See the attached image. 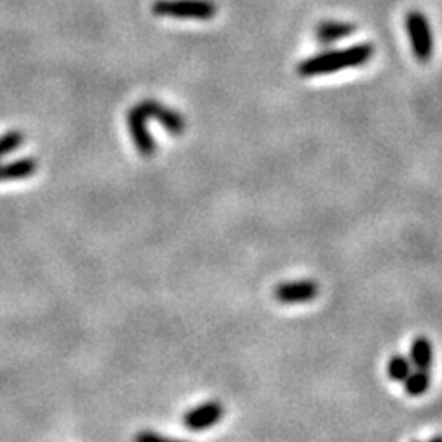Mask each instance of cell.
<instances>
[{"instance_id":"obj_6","label":"cell","mask_w":442,"mask_h":442,"mask_svg":"<svg viewBox=\"0 0 442 442\" xmlns=\"http://www.w3.org/2000/svg\"><path fill=\"white\" fill-rule=\"evenodd\" d=\"M139 105H140V109L144 111L146 117L155 118L157 122L163 124L170 135L179 136L185 133L186 122L180 113H177V111H173V109L166 107V105L158 104L157 99H142Z\"/></svg>"},{"instance_id":"obj_13","label":"cell","mask_w":442,"mask_h":442,"mask_svg":"<svg viewBox=\"0 0 442 442\" xmlns=\"http://www.w3.org/2000/svg\"><path fill=\"white\" fill-rule=\"evenodd\" d=\"M23 142H24L23 131H9L6 133V135L0 136V158L21 148Z\"/></svg>"},{"instance_id":"obj_7","label":"cell","mask_w":442,"mask_h":442,"mask_svg":"<svg viewBox=\"0 0 442 442\" xmlns=\"http://www.w3.org/2000/svg\"><path fill=\"white\" fill-rule=\"evenodd\" d=\"M221 419H223V406L220 401H207V404H201L195 409H190L183 422L192 431H203V429L217 424Z\"/></svg>"},{"instance_id":"obj_1","label":"cell","mask_w":442,"mask_h":442,"mask_svg":"<svg viewBox=\"0 0 442 442\" xmlns=\"http://www.w3.org/2000/svg\"><path fill=\"white\" fill-rule=\"evenodd\" d=\"M372 54H374V46L370 43H360L345 50H332V52L304 59L303 63L298 65V74L303 77H310L335 72L341 68L360 67V65H365L372 58Z\"/></svg>"},{"instance_id":"obj_8","label":"cell","mask_w":442,"mask_h":442,"mask_svg":"<svg viewBox=\"0 0 442 442\" xmlns=\"http://www.w3.org/2000/svg\"><path fill=\"white\" fill-rule=\"evenodd\" d=\"M37 170V161L33 157H24L11 161V163L0 164V183L2 180L26 179Z\"/></svg>"},{"instance_id":"obj_2","label":"cell","mask_w":442,"mask_h":442,"mask_svg":"<svg viewBox=\"0 0 442 442\" xmlns=\"http://www.w3.org/2000/svg\"><path fill=\"white\" fill-rule=\"evenodd\" d=\"M151 11L157 17L208 21L214 18L217 8L212 0H155Z\"/></svg>"},{"instance_id":"obj_11","label":"cell","mask_w":442,"mask_h":442,"mask_svg":"<svg viewBox=\"0 0 442 442\" xmlns=\"http://www.w3.org/2000/svg\"><path fill=\"white\" fill-rule=\"evenodd\" d=\"M429 384H431L429 370L415 369L411 370V374L404 382V387H406V393L411 394V397H422L424 393H428Z\"/></svg>"},{"instance_id":"obj_5","label":"cell","mask_w":442,"mask_h":442,"mask_svg":"<svg viewBox=\"0 0 442 442\" xmlns=\"http://www.w3.org/2000/svg\"><path fill=\"white\" fill-rule=\"evenodd\" d=\"M275 298L282 304H303L316 301L319 295V284L316 280H298L279 284L273 291Z\"/></svg>"},{"instance_id":"obj_12","label":"cell","mask_w":442,"mask_h":442,"mask_svg":"<svg viewBox=\"0 0 442 442\" xmlns=\"http://www.w3.org/2000/svg\"><path fill=\"white\" fill-rule=\"evenodd\" d=\"M411 370H413V367H411V360L400 356V354H397V356H393L391 360H389L387 372H389V378L393 379V382H406L407 376L411 374Z\"/></svg>"},{"instance_id":"obj_10","label":"cell","mask_w":442,"mask_h":442,"mask_svg":"<svg viewBox=\"0 0 442 442\" xmlns=\"http://www.w3.org/2000/svg\"><path fill=\"white\" fill-rule=\"evenodd\" d=\"M411 363L415 365V369L429 370L431 363H433V347L431 341L424 335L413 339L411 343Z\"/></svg>"},{"instance_id":"obj_15","label":"cell","mask_w":442,"mask_h":442,"mask_svg":"<svg viewBox=\"0 0 442 442\" xmlns=\"http://www.w3.org/2000/svg\"><path fill=\"white\" fill-rule=\"evenodd\" d=\"M429 442H442V435H435V437L431 438Z\"/></svg>"},{"instance_id":"obj_9","label":"cell","mask_w":442,"mask_h":442,"mask_svg":"<svg viewBox=\"0 0 442 442\" xmlns=\"http://www.w3.org/2000/svg\"><path fill=\"white\" fill-rule=\"evenodd\" d=\"M356 32V24L348 23H335V21H325L320 23L316 30V37L319 39V43H334L338 39H343L347 36H352Z\"/></svg>"},{"instance_id":"obj_3","label":"cell","mask_w":442,"mask_h":442,"mask_svg":"<svg viewBox=\"0 0 442 442\" xmlns=\"http://www.w3.org/2000/svg\"><path fill=\"white\" fill-rule=\"evenodd\" d=\"M407 36L411 39V46L420 63H428L433 55V36L426 15L419 9H411L406 17Z\"/></svg>"},{"instance_id":"obj_14","label":"cell","mask_w":442,"mask_h":442,"mask_svg":"<svg viewBox=\"0 0 442 442\" xmlns=\"http://www.w3.org/2000/svg\"><path fill=\"white\" fill-rule=\"evenodd\" d=\"M135 442H186V441H176V438H168L163 435L153 433V431H140L135 437Z\"/></svg>"},{"instance_id":"obj_4","label":"cell","mask_w":442,"mask_h":442,"mask_svg":"<svg viewBox=\"0 0 442 442\" xmlns=\"http://www.w3.org/2000/svg\"><path fill=\"white\" fill-rule=\"evenodd\" d=\"M148 120L149 118L146 117L139 104L127 111V127H129V133H131L133 140H135L139 153L144 155V157H151L155 153V149H157L153 136L149 135Z\"/></svg>"}]
</instances>
